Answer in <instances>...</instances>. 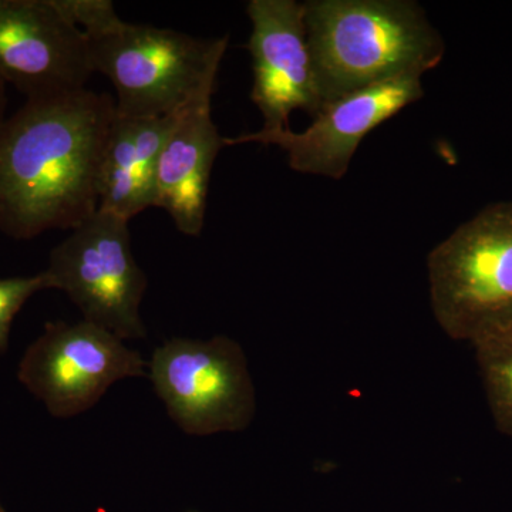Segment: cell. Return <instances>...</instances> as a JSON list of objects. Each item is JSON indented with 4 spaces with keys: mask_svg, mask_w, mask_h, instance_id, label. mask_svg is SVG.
<instances>
[{
    "mask_svg": "<svg viewBox=\"0 0 512 512\" xmlns=\"http://www.w3.org/2000/svg\"><path fill=\"white\" fill-rule=\"evenodd\" d=\"M116 101L77 92L26 100L0 124V231L32 239L99 210V173Z\"/></svg>",
    "mask_w": 512,
    "mask_h": 512,
    "instance_id": "obj_1",
    "label": "cell"
},
{
    "mask_svg": "<svg viewBox=\"0 0 512 512\" xmlns=\"http://www.w3.org/2000/svg\"><path fill=\"white\" fill-rule=\"evenodd\" d=\"M303 9L322 109L384 80L423 76L446 53L412 0H309Z\"/></svg>",
    "mask_w": 512,
    "mask_h": 512,
    "instance_id": "obj_2",
    "label": "cell"
},
{
    "mask_svg": "<svg viewBox=\"0 0 512 512\" xmlns=\"http://www.w3.org/2000/svg\"><path fill=\"white\" fill-rule=\"evenodd\" d=\"M94 72L116 89L123 117L170 116L214 93L228 37L200 39L117 18L86 35Z\"/></svg>",
    "mask_w": 512,
    "mask_h": 512,
    "instance_id": "obj_3",
    "label": "cell"
},
{
    "mask_svg": "<svg viewBox=\"0 0 512 512\" xmlns=\"http://www.w3.org/2000/svg\"><path fill=\"white\" fill-rule=\"evenodd\" d=\"M434 318L477 346L512 332V201L478 212L427 256Z\"/></svg>",
    "mask_w": 512,
    "mask_h": 512,
    "instance_id": "obj_4",
    "label": "cell"
},
{
    "mask_svg": "<svg viewBox=\"0 0 512 512\" xmlns=\"http://www.w3.org/2000/svg\"><path fill=\"white\" fill-rule=\"evenodd\" d=\"M148 377L168 416L190 436L238 433L254 420L247 356L228 336L167 340L154 350Z\"/></svg>",
    "mask_w": 512,
    "mask_h": 512,
    "instance_id": "obj_5",
    "label": "cell"
},
{
    "mask_svg": "<svg viewBox=\"0 0 512 512\" xmlns=\"http://www.w3.org/2000/svg\"><path fill=\"white\" fill-rule=\"evenodd\" d=\"M43 272L87 322L123 340L146 338L140 306L148 281L131 251L128 221L97 210L52 249Z\"/></svg>",
    "mask_w": 512,
    "mask_h": 512,
    "instance_id": "obj_6",
    "label": "cell"
},
{
    "mask_svg": "<svg viewBox=\"0 0 512 512\" xmlns=\"http://www.w3.org/2000/svg\"><path fill=\"white\" fill-rule=\"evenodd\" d=\"M148 377L143 356L87 320L47 322L18 367L19 382L56 419H72L100 402L113 384Z\"/></svg>",
    "mask_w": 512,
    "mask_h": 512,
    "instance_id": "obj_7",
    "label": "cell"
},
{
    "mask_svg": "<svg viewBox=\"0 0 512 512\" xmlns=\"http://www.w3.org/2000/svg\"><path fill=\"white\" fill-rule=\"evenodd\" d=\"M421 77L404 74L350 93L323 107L311 126L301 133L291 128L259 130L225 138V146H278L285 151L293 171L342 180L367 134L404 107L423 99Z\"/></svg>",
    "mask_w": 512,
    "mask_h": 512,
    "instance_id": "obj_8",
    "label": "cell"
},
{
    "mask_svg": "<svg viewBox=\"0 0 512 512\" xmlns=\"http://www.w3.org/2000/svg\"><path fill=\"white\" fill-rule=\"evenodd\" d=\"M89 40L56 0H0V79L46 99L86 89L93 76Z\"/></svg>",
    "mask_w": 512,
    "mask_h": 512,
    "instance_id": "obj_9",
    "label": "cell"
},
{
    "mask_svg": "<svg viewBox=\"0 0 512 512\" xmlns=\"http://www.w3.org/2000/svg\"><path fill=\"white\" fill-rule=\"evenodd\" d=\"M254 86L251 100L264 116L262 130H286L292 111L315 119L322 103L306 35L305 9L295 0H251Z\"/></svg>",
    "mask_w": 512,
    "mask_h": 512,
    "instance_id": "obj_10",
    "label": "cell"
},
{
    "mask_svg": "<svg viewBox=\"0 0 512 512\" xmlns=\"http://www.w3.org/2000/svg\"><path fill=\"white\" fill-rule=\"evenodd\" d=\"M212 96L204 94L177 114L158 157L154 207L187 237H200L204 228L212 167L225 146L212 120Z\"/></svg>",
    "mask_w": 512,
    "mask_h": 512,
    "instance_id": "obj_11",
    "label": "cell"
},
{
    "mask_svg": "<svg viewBox=\"0 0 512 512\" xmlns=\"http://www.w3.org/2000/svg\"><path fill=\"white\" fill-rule=\"evenodd\" d=\"M178 113L161 117L116 113L101 157L100 211L130 222L154 207L158 157Z\"/></svg>",
    "mask_w": 512,
    "mask_h": 512,
    "instance_id": "obj_12",
    "label": "cell"
},
{
    "mask_svg": "<svg viewBox=\"0 0 512 512\" xmlns=\"http://www.w3.org/2000/svg\"><path fill=\"white\" fill-rule=\"evenodd\" d=\"M474 349L495 426L512 439V332Z\"/></svg>",
    "mask_w": 512,
    "mask_h": 512,
    "instance_id": "obj_13",
    "label": "cell"
},
{
    "mask_svg": "<svg viewBox=\"0 0 512 512\" xmlns=\"http://www.w3.org/2000/svg\"><path fill=\"white\" fill-rule=\"evenodd\" d=\"M50 289L45 272L33 276L0 278V355L9 348L12 323L25 303L37 292Z\"/></svg>",
    "mask_w": 512,
    "mask_h": 512,
    "instance_id": "obj_14",
    "label": "cell"
},
{
    "mask_svg": "<svg viewBox=\"0 0 512 512\" xmlns=\"http://www.w3.org/2000/svg\"><path fill=\"white\" fill-rule=\"evenodd\" d=\"M5 107H6V83L3 82L2 79H0V124H2L3 120H5V117H3V114H5Z\"/></svg>",
    "mask_w": 512,
    "mask_h": 512,
    "instance_id": "obj_15",
    "label": "cell"
},
{
    "mask_svg": "<svg viewBox=\"0 0 512 512\" xmlns=\"http://www.w3.org/2000/svg\"><path fill=\"white\" fill-rule=\"evenodd\" d=\"M0 512H6V511H5V508H3V505H2V504H0Z\"/></svg>",
    "mask_w": 512,
    "mask_h": 512,
    "instance_id": "obj_16",
    "label": "cell"
}]
</instances>
